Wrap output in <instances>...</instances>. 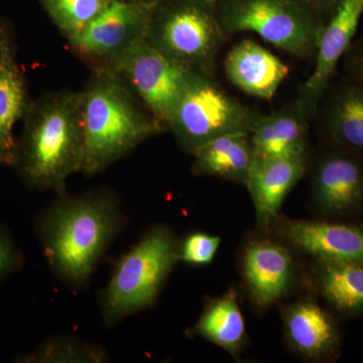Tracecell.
Instances as JSON below:
<instances>
[{
    "mask_svg": "<svg viewBox=\"0 0 363 363\" xmlns=\"http://www.w3.org/2000/svg\"><path fill=\"white\" fill-rule=\"evenodd\" d=\"M220 242L218 236L202 233L190 234L179 245V260L196 266L210 264L216 255Z\"/></svg>",
    "mask_w": 363,
    "mask_h": 363,
    "instance_id": "cell-25",
    "label": "cell"
},
{
    "mask_svg": "<svg viewBox=\"0 0 363 363\" xmlns=\"http://www.w3.org/2000/svg\"><path fill=\"white\" fill-rule=\"evenodd\" d=\"M125 222L116 193L98 189L58 195L40 215L37 231L54 274L71 288L82 289Z\"/></svg>",
    "mask_w": 363,
    "mask_h": 363,
    "instance_id": "cell-1",
    "label": "cell"
},
{
    "mask_svg": "<svg viewBox=\"0 0 363 363\" xmlns=\"http://www.w3.org/2000/svg\"><path fill=\"white\" fill-rule=\"evenodd\" d=\"M178 262V241L171 229L164 225L149 229L114 262L111 279L99 294L104 324L113 326L152 307Z\"/></svg>",
    "mask_w": 363,
    "mask_h": 363,
    "instance_id": "cell-4",
    "label": "cell"
},
{
    "mask_svg": "<svg viewBox=\"0 0 363 363\" xmlns=\"http://www.w3.org/2000/svg\"><path fill=\"white\" fill-rule=\"evenodd\" d=\"M259 113L227 94L208 74L191 71L168 123L177 140L193 154L203 145L231 133H250Z\"/></svg>",
    "mask_w": 363,
    "mask_h": 363,
    "instance_id": "cell-6",
    "label": "cell"
},
{
    "mask_svg": "<svg viewBox=\"0 0 363 363\" xmlns=\"http://www.w3.org/2000/svg\"><path fill=\"white\" fill-rule=\"evenodd\" d=\"M305 169V155L253 160L245 184L252 196L259 226L267 228L274 222L286 195L304 175Z\"/></svg>",
    "mask_w": 363,
    "mask_h": 363,
    "instance_id": "cell-13",
    "label": "cell"
},
{
    "mask_svg": "<svg viewBox=\"0 0 363 363\" xmlns=\"http://www.w3.org/2000/svg\"><path fill=\"white\" fill-rule=\"evenodd\" d=\"M318 283L323 297L338 311H362L363 262H322Z\"/></svg>",
    "mask_w": 363,
    "mask_h": 363,
    "instance_id": "cell-22",
    "label": "cell"
},
{
    "mask_svg": "<svg viewBox=\"0 0 363 363\" xmlns=\"http://www.w3.org/2000/svg\"><path fill=\"white\" fill-rule=\"evenodd\" d=\"M223 35L213 2L162 0L152 7L145 40L176 63L210 75Z\"/></svg>",
    "mask_w": 363,
    "mask_h": 363,
    "instance_id": "cell-5",
    "label": "cell"
},
{
    "mask_svg": "<svg viewBox=\"0 0 363 363\" xmlns=\"http://www.w3.org/2000/svg\"><path fill=\"white\" fill-rule=\"evenodd\" d=\"M285 329L293 347L305 357H324L336 343L330 317L313 301L296 303L286 310Z\"/></svg>",
    "mask_w": 363,
    "mask_h": 363,
    "instance_id": "cell-19",
    "label": "cell"
},
{
    "mask_svg": "<svg viewBox=\"0 0 363 363\" xmlns=\"http://www.w3.org/2000/svg\"><path fill=\"white\" fill-rule=\"evenodd\" d=\"M315 9L317 13H332L337 9L344 0H307Z\"/></svg>",
    "mask_w": 363,
    "mask_h": 363,
    "instance_id": "cell-28",
    "label": "cell"
},
{
    "mask_svg": "<svg viewBox=\"0 0 363 363\" xmlns=\"http://www.w3.org/2000/svg\"><path fill=\"white\" fill-rule=\"evenodd\" d=\"M80 93L84 131L81 173L86 176L101 173L164 130L116 72L93 70Z\"/></svg>",
    "mask_w": 363,
    "mask_h": 363,
    "instance_id": "cell-3",
    "label": "cell"
},
{
    "mask_svg": "<svg viewBox=\"0 0 363 363\" xmlns=\"http://www.w3.org/2000/svg\"><path fill=\"white\" fill-rule=\"evenodd\" d=\"M114 0H39L60 33L71 39L104 13Z\"/></svg>",
    "mask_w": 363,
    "mask_h": 363,
    "instance_id": "cell-23",
    "label": "cell"
},
{
    "mask_svg": "<svg viewBox=\"0 0 363 363\" xmlns=\"http://www.w3.org/2000/svg\"><path fill=\"white\" fill-rule=\"evenodd\" d=\"M243 274L253 302L267 307L284 297L292 285V257L272 241H252L245 248Z\"/></svg>",
    "mask_w": 363,
    "mask_h": 363,
    "instance_id": "cell-14",
    "label": "cell"
},
{
    "mask_svg": "<svg viewBox=\"0 0 363 363\" xmlns=\"http://www.w3.org/2000/svg\"><path fill=\"white\" fill-rule=\"evenodd\" d=\"M30 104L13 26L0 16V168L16 164L14 128L23 121Z\"/></svg>",
    "mask_w": 363,
    "mask_h": 363,
    "instance_id": "cell-11",
    "label": "cell"
},
{
    "mask_svg": "<svg viewBox=\"0 0 363 363\" xmlns=\"http://www.w3.org/2000/svg\"><path fill=\"white\" fill-rule=\"evenodd\" d=\"M306 121L297 106L294 111L260 116L250 133L255 159L305 155Z\"/></svg>",
    "mask_w": 363,
    "mask_h": 363,
    "instance_id": "cell-17",
    "label": "cell"
},
{
    "mask_svg": "<svg viewBox=\"0 0 363 363\" xmlns=\"http://www.w3.org/2000/svg\"><path fill=\"white\" fill-rule=\"evenodd\" d=\"M279 233L321 262H363V231L354 226L309 220L279 222Z\"/></svg>",
    "mask_w": 363,
    "mask_h": 363,
    "instance_id": "cell-12",
    "label": "cell"
},
{
    "mask_svg": "<svg viewBox=\"0 0 363 363\" xmlns=\"http://www.w3.org/2000/svg\"><path fill=\"white\" fill-rule=\"evenodd\" d=\"M121 1L128 2V4H138V6L152 9V7L156 6L157 4H160L162 0H121Z\"/></svg>",
    "mask_w": 363,
    "mask_h": 363,
    "instance_id": "cell-29",
    "label": "cell"
},
{
    "mask_svg": "<svg viewBox=\"0 0 363 363\" xmlns=\"http://www.w3.org/2000/svg\"><path fill=\"white\" fill-rule=\"evenodd\" d=\"M215 7L224 33H255L296 56L316 50L324 28L307 0H219Z\"/></svg>",
    "mask_w": 363,
    "mask_h": 363,
    "instance_id": "cell-7",
    "label": "cell"
},
{
    "mask_svg": "<svg viewBox=\"0 0 363 363\" xmlns=\"http://www.w3.org/2000/svg\"><path fill=\"white\" fill-rule=\"evenodd\" d=\"M23 123L13 168L28 187L63 194L69 177L81 172L84 161L80 91L32 100Z\"/></svg>",
    "mask_w": 363,
    "mask_h": 363,
    "instance_id": "cell-2",
    "label": "cell"
},
{
    "mask_svg": "<svg viewBox=\"0 0 363 363\" xmlns=\"http://www.w3.org/2000/svg\"><path fill=\"white\" fill-rule=\"evenodd\" d=\"M113 71L164 128L192 70L169 59L143 39L131 48Z\"/></svg>",
    "mask_w": 363,
    "mask_h": 363,
    "instance_id": "cell-9",
    "label": "cell"
},
{
    "mask_svg": "<svg viewBox=\"0 0 363 363\" xmlns=\"http://www.w3.org/2000/svg\"><path fill=\"white\" fill-rule=\"evenodd\" d=\"M107 359L108 354L101 346L69 337L49 339L23 357V362L40 363H99Z\"/></svg>",
    "mask_w": 363,
    "mask_h": 363,
    "instance_id": "cell-24",
    "label": "cell"
},
{
    "mask_svg": "<svg viewBox=\"0 0 363 363\" xmlns=\"http://www.w3.org/2000/svg\"><path fill=\"white\" fill-rule=\"evenodd\" d=\"M348 68L352 77L363 83V40L351 50L348 56Z\"/></svg>",
    "mask_w": 363,
    "mask_h": 363,
    "instance_id": "cell-27",
    "label": "cell"
},
{
    "mask_svg": "<svg viewBox=\"0 0 363 363\" xmlns=\"http://www.w3.org/2000/svg\"><path fill=\"white\" fill-rule=\"evenodd\" d=\"M224 69L234 86L264 100L274 96L289 74L284 62L252 40L234 45L227 55Z\"/></svg>",
    "mask_w": 363,
    "mask_h": 363,
    "instance_id": "cell-15",
    "label": "cell"
},
{
    "mask_svg": "<svg viewBox=\"0 0 363 363\" xmlns=\"http://www.w3.org/2000/svg\"><path fill=\"white\" fill-rule=\"evenodd\" d=\"M23 255L11 236L0 228V279L4 278L23 264Z\"/></svg>",
    "mask_w": 363,
    "mask_h": 363,
    "instance_id": "cell-26",
    "label": "cell"
},
{
    "mask_svg": "<svg viewBox=\"0 0 363 363\" xmlns=\"http://www.w3.org/2000/svg\"><path fill=\"white\" fill-rule=\"evenodd\" d=\"M191 335L201 336L238 355L245 343V319L235 293L225 294L207 304L199 320L191 328Z\"/></svg>",
    "mask_w": 363,
    "mask_h": 363,
    "instance_id": "cell-21",
    "label": "cell"
},
{
    "mask_svg": "<svg viewBox=\"0 0 363 363\" xmlns=\"http://www.w3.org/2000/svg\"><path fill=\"white\" fill-rule=\"evenodd\" d=\"M208 1L213 2V4H216V2H218L219 0H208Z\"/></svg>",
    "mask_w": 363,
    "mask_h": 363,
    "instance_id": "cell-30",
    "label": "cell"
},
{
    "mask_svg": "<svg viewBox=\"0 0 363 363\" xmlns=\"http://www.w3.org/2000/svg\"><path fill=\"white\" fill-rule=\"evenodd\" d=\"M194 172L245 183L255 155L250 133H231L210 140L193 152Z\"/></svg>",
    "mask_w": 363,
    "mask_h": 363,
    "instance_id": "cell-18",
    "label": "cell"
},
{
    "mask_svg": "<svg viewBox=\"0 0 363 363\" xmlns=\"http://www.w3.org/2000/svg\"><path fill=\"white\" fill-rule=\"evenodd\" d=\"M318 204L327 212L350 209L363 196V169L352 157H327L318 166L315 177Z\"/></svg>",
    "mask_w": 363,
    "mask_h": 363,
    "instance_id": "cell-16",
    "label": "cell"
},
{
    "mask_svg": "<svg viewBox=\"0 0 363 363\" xmlns=\"http://www.w3.org/2000/svg\"><path fill=\"white\" fill-rule=\"evenodd\" d=\"M363 14V0H344L324 26L317 45L316 65L298 91L296 106L306 118L316 113L318 105L330 85L338 62L350 50Z\"/></svg>",
    "mask_w": 363,
    "mask_h": 363,
    "instance_id": "cell-10",
    "label": "cell"
},
{
    "mask_svg": "<svg viewBox=\"0 0 363 363\" xmlns=\"http://www.w3.org/2000/svg\"><path fill=\"white\" fill-rule=\"evenodd\" d=\"M325 117L334 142L350 152L363 154V83L353 78L334 91Z\"/></svg>",
    "mask_w": 363,
    "mask_h": 363,
    "instance_id": "cell-20",
    "label": "cell"
},
{
    "mask_svg": "<svg viewBox=\"0 0 363 363\" xmlns=\"http://www.w3.org/2000/svg\"><path fill=\"white\" fill-rule=\"evenodd\" d=\"M152 9L114 0L68 40L69 47L92 71H113L131 48L145 39Z\"/></svg>",
    "mask_w": 363,
    "mask_h": 363,
    "instance_id": "cell-8",
    "label": "cell"
}]
</instances>
